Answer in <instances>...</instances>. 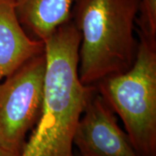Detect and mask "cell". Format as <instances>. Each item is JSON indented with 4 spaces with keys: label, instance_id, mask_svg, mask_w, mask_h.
Returning <instances> with one entry per match:
<instances>
[{
    "label": "cell",
    "instance_id": "6da1fadb",
    "mask_svg": "<svg viewBox=\"0 0 156 156\" xmlns=\"http://www.w3.org/2000/svg\"><path fill=\"white\" fill-rule=\"evenodd\" d=\"M80 39L79 31L69 19L44 43L43 110L19 156H76L74 135L91 88L79 79Z\"/></svg>",
    "mask_w": 156,
    "mask_h": 156
},
{
    "label": "cell",
    "instance_id": "7a4b0ae2",
    "mask_svg": "<svg viewBox=\"0 0 156 156\" xmlns=\"http://www.w3.org/2000/svg\"><path fill=\"white\" fill-rule=\"evenodd\" d=\"M140 0H73L70 20L80 33L78 75L85 86L127 72L138 52Z\"/></svg>",
    "mask_w": 156,
    "mask_h": 156
},
{
    "label": "cell",
    "instance_id": "3957f363",
    "mask_svg": "<svg viewBox=\"0 0 156 156\" xmlns=\"http://www.w3.org/2000/svg\"><path fill=\"white\" fill-rule=\"evenodd\" d=\"M138 35V52L131 69L95 87L122 121L140 155L156 156V40Z\"/></svg>",
    "mask_w": 156,
    "mask_h": 156
},
{
    "label": "cell",
    "instance_id": "277c9868",
    "mask_svg": "<svg viewBox=\"0 0 156 156\" xmlns=\"http://www.w3.org/2000/svg\"><path fill=\"white\" fill-rule=\"evenodd\" d=\"M45 72L44 50L0 82V144L16 156L22 153L41 116Z\"/></svg>",
    "mask_w": 156,
    "mask_h": 156
},
{
    "label": "cell",
    "instance_id": "5b68a950",
    "mask_svg": "<svg viewBox=\"0 0 156 156\" xmlns=\"http://www.w3.org/2000/svg\"><path fill=\"white\" fill-rule=\"evenodd\" d=\"M73 145L80 156H140L95 86H91L87 95Z\"/></svg>",
    "mask_w": 156,
    "mask_h": 156
},
{
    "label": "cell",
    "instance_id": "8992f818",
    "mask_svg": "<svg viewBox=\"0 0 156 156\" xmlns=\"http://www.w3.org/2000/svg\"><path fill=\"white\" fill-rule=\"evenodd\" d=\"M45 50L43 42L30 37L11 0H0V82L29 58Z\"/></svg>",
    "mask_w": 156,
    "mask_h": 156
},
{
    "label": "cell",
    "instance_id": "52a82bcc",
    "mask_svg": "<svg viewBox=\"0 0 156 156\" xmlns=\"http://www.w3.org/2000/svg\"><path fill=\"white\" fill-rule=\"evenodd\" d=\"M19 22L31 38L45 42L70 19L73 0H11Z\"/></svg>",
    "mask_w": 156,
    "mask_h": 156
},
{
    "label": "cell",
    "instance_id": "ba28073f",
    "mask_svg": "<svg viewBox=\"0 0 156 156\" xmlns=\"http://www.w3.org/2000/svg\"><path fill=\"white\" fill-rule=\"evenodd\" d=\"M136 24L139 26L138 33L156 40V0H140Z\"/></svg>",
    "mask_w": 156,
    "mask_h": 156
},
{
    "label": "cell",
    "instance_id": "9c48e42d",
    "mask_svg": "<svg viewBox=\"0 0 156 156\" xmlns=\"http://www.w3.org/2000/svg\"><path fill=\"white\" fill-rule=\"evenodd\" d=\"M0 156H16L15 154H11V152L6 150L3 146L0 144Z\"/></svg>",
    "mask_w": 156,
    "mask_h": 156
},
{
    "label": "cell",
    "instance_id": "30bf717a",
    "mask_svg": "<svg viewBox=\"0 0 156 156\" xmlns=\"http://www.w3.org/2000/svg\"><path fill=\"white\" fill-rule=\"evenodd\" d=\"M75 155H76V156H80V155H79V154H78L77 153H76V154H75Z\"/></svg>",
    "mask_w": 156,
    "mask_h": 156
}]
</instances>
